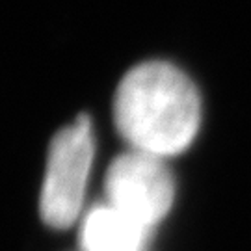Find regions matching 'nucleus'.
Returning a JSON list of instances; mask_svg holds the SVG:
<instances>
[{
    "label": "nucleus",
    "mask_w": 251,
    "mask_h": 251,
    "mask_svg": "<svg viewBox=\"0 0 251 251\" xmlns=\"http://www.w3.org/2000/svg\"><path fill=\"white\" fill-rule=\"evenodd\" d=\"M201 102L184 73L166 62L136 65L119 82L114 121L136 151L160 158L179 154L198 134Z\"/></svg>",
    "instance_id": "obj_1"
},
{
    "label": "nucleus",
    "mask_w": 251,
    "mask_h": 251,
    "mask_svg": "<svg viewBox=\"0 0 251 251\" xmlns=\"http://www.w3.org/2000/svg\"><path fill=\"white\" fill-rule=\"evenodd\" d=\"M93 152L95 142L86 116L76 117L73 125L54 136L39 196V212L47 225L67 229L76 222L88 188Z\"/></svg>",
    "instance_id": "obj_2"
},
{
    "label": "nucleus",
    "mask_w": 251,
    "mask_h": 251,
    "mask_svg": "<svg viewBox=\"0 0 251 251\" xmlns=\"http://www.w3.org/2000/svg\"><path fill=\"white\" fill-rule=\"evenodd\" d=\"M164 160L136 149L119 154L104 177L106 203L152 229L170 212L175 198V184Z\"/></svg>",
    "instance_id": "obj_3"
},
{
    "label": "nucleus",
    "mask_w": 251,
    "mask_h": 251,
    "mask_svg": "<svg viewBox=\"0 0 251 251\" xmlns=\"http://www.w3.org/2000/svg\"><path fill=\"white\" fill-rule=\"evenodd\" d=\"M149 234L151 227L104 203L84 218L80 242L86 251H142Z\"/></svg>",
    "instance_id": "obj_4"
}]
</instances>
